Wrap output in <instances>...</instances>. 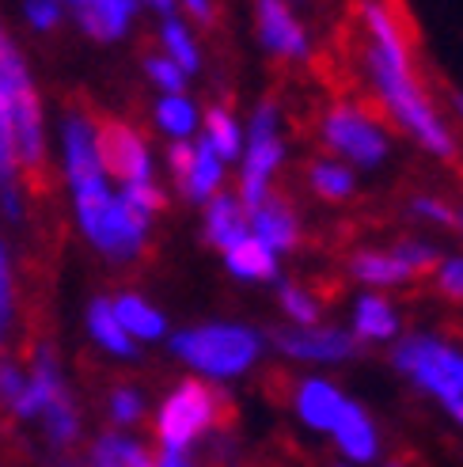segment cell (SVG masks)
Masks as SVG:
<instances>
[{
	"label": "cell",
	"mask_w": 463,
	"mask_h": 467,
	"mask_svg": "<svg viewBox=\"0 0 463 467\" xmlns=\"http://www.w3.org/2000/svg\"><path fill=\"white\" fill-rule=\"evenodd\" d=\"M365 27H368V68L376 77L380 107L396 119L403 130H410L418 141L441 160H456V141L441 126V114L433 110L426 91L414 77L410 46L399 23L380 0H365Z\"/></svg>",
	"instance_id": "1"
},
{
	"label": "cell",
	"mask_w": 463,
	"mask_h": 467,
	"mask_svg": "<svg viewBox=\"0 0 463 467\" xmlns=\"http://www.w3.org/2000/svg\"><path fill=\"white\" fill-rule=\"evenodd\" d=\"M0 103L8 114L12 130V149H15V168L27 175V186L42 194L46 186V133H42V103L35 80L23 65L19 50L0 27Z\"/></svg>",
	"instance_id": "2"
},
{
	"label": "cell",
	"mask_w": 463,
	"mask_h": 467,
	"mask_svg": "<svg viewBox=\"0 0 463 467\" xmlns=\"http://www.w3.org/2000/svg\"><path fill=\"white\" fill-rule=\"evenodd\" d=\"M73 194H77V217H80L84 236L96 244L107 259L122 263V259H133V254L145 247L149 217L141 209H133L122 194L114 198L107 191V182L84 186V191H73Z\"/></svg>",
	"instance_id": "3"
},
{
	"label": "cell",
	"mask_w": 463,
	"mask_h": 467,
	"mask_svg": "<svg viewBox=\"0 0 463 467\" xmlns=\"http://www.w3.org/2000/svg\"><path fill=\"white\" fill-rule=\"evenodd\" d=\"M171 349L187 361L190 368L205 372V377H240L259 358V335L251 327H236V323H210V327H194V331H182L171 338Z\"/></svg>",
	"instance_id": "4"
},
{
	"label": "cell",
	"mask_w": 463,
	"mask_h": 467,
	"mask_svg": "<svg viewBox=\"0 0 463 467\" xmlns=\"http://www.w3.org/2000/svg\"><path fill=\"white\" fill-rule=\"evenodd\" d=\"M224 414L232 418V403L224 400V391L210 388L205 380H182L156 414V437L164 449H187L205 430L221 426Z\"/></svg>",
	"instance_id": "5"
},
{
	"label": "cell",
	"mask_w": 463,
	"mask_h": 467,
	"mask_svg": "<svg viewBox=\"0 0 463 467\" xmlns=\"http://www.w3.org/2000/svg\"><path fill=\"white\" fill-rule=\"evenodd\" d=\"M396 365L403 372H410L414 384L437 395V400H445V403L463 400V354H456L452 346L426 338V335H414V338L399 342Z\"/></svg>",
	"instance_id": "6"
},
{
	"label": "cell",
	"mask_w": 463,
	"mask_h": 467,
	"mask_svg": "<svg viewBox=\"0 0 463 467\" xmlns=\"http://www.w3.org/2000/svg\"><path fill=\"white\" fill-rule=\"evenodd\" d=\"M91 141H96V156H99L103 175L118 179L126 186L152 179L149 145L133 126H126L118 119H99L96 126H91Z\"/></svg>",
	"instance_id": "7"
},
{
	"label": "cell",
	"mask_w": 463,
	"mask_h": 467,
	"mask_svg": "<svg viewBox=\"0 0 463 467\" xmlns=\"http://www.w3.org/2000/svg\"><path fill=\"white\" fill-rule=\"evenodd\" d=\"M282 163V141H277V107L262 103L251 126V149L243 160V182H240V205L243 213H254L270 198V175Z\"/></svg>",
	"instance_id": "8"
},
{
	"label": "cell",
	"mask_w": 463,
	"mask_h": 467,
	"mask_svg": "<svg viewBox=\"0 0 463 467\" xmlns=\"http://www.w3.org/2000/svg\"><path fill=\"white\" fill-rule=\"evenodd\" d=\"M323 133H327V141L345 152L350 160L365 163V168H373L387 156V141L380 137V130L365 119V114L350 103H334L327 110V122H323Z\"/></svg>",
	"instance_id": "9"
},
{
	"label": "cell",
	"mask_w": 463,
	"mask_h": 467,
	"mask_svg": "<svg viewBox=\"0 0 463 467\" xmlns=\"http://www.w3.org/2000/svg\"><path fill=\"white\" fill-rule=\"evenodd\" d=\"M65 171H68L73 191H84V186H99L103 182L96 141H91V122L84 119V114H68L65 119Z\"/></svg>",
	"instance_id": "10"
},
{
	"label": "cell",
	"mask_w": 463,
	"mask_h": 467,
	"mask_svg": "<svg viewBox=\"0 0 463 467\" xmlns=\"http://www.w3.org/2000/svg\"><path fill=\"white\" fill-rule=\"evenodd\" d=\"M273 346L289 358H304V361H345L357 354V342L345 331H277Z\"/></svg>",
	"instance_id": "11"
},
{
	"label": "cell",
	"mask_w": 463,
	"mask_h": 467,
	"mask_svg": "<svg viewBox=\"0 0 463 467\" xmlns=\"http://www.w3.org/2000/svg\"><path fill=\"white\" fill-rule=\"evenodd\" d=\"M259 31L277 57H308L304 27L293 19L285 0H259Z\"/></svg>",
	"instance_id": "12"
},
{
	"label": "cell",
	"mask_w": 463,
	"mask_h": 467,
	"mask_svg": "<svg viewBox=\"0 0 463 467\" xmlns=\"http://www.w3.org/2000/svg\"><path fill=\"white\" fill-rule=\"evenodd\" d=\"M68 5H73L80 27L96 42L122 38L137 12V0H68Z\"/></svg>",
	"instance_id": "13"
},
{
	"label": "cell",
	"mask_w": 463,
	"mask_h": 467,
	"mask_svg": "<svg viewBox=\"0 0 463 467\" xmlns=\"http://www.w3.org/2000/svg\"><path fill=\"white\" fill-rule=\"evenodd\" d=\"M251 221H254V240L266 244L270 251H293L300 244V224L285 198H266L251 213Z\"/></svg>",
	"instance_id": "14"
},
{
	"label": "cell",
	"mask_w": 463,
	"mask_h": 467,
	"mask_svg": "<svg viewBox=\"0 0 463 467\" xmlns=\"http://www.w3.org/2000/svg\"><path fill=\"white\" fill-rule=\"evenodd\" d=\"M334 441H338V449L350 456L354 463H368V460H376L380 452V441H376V426L368 422V414L345 400L342 414H338V422H334Z\"/></svg>",
	"instance_id": "15"
},
{
	"label": "cell",
	"mask_w": 463,
	"mask_h": 467,
	"mask_svg": "<svg viewBox=\"0 0 463 467\" xmlns=\"http://www.w3.org/2000/svg\"><path fill=\"white\" fill-rule=\"evenodd\" d=\"M342 407H345L342 391L334 384H327V380H304L296 388V410H300V418H304V426H312V430H327L331 433Z\"/></svg>",
	"instance_id": "16"
},
{
	"label": "cell",
	"mask_w": 463,
	"mask_h": 467,
	"mask_svg": "<svg viewBox=\"0 0 463 467\" xmlns=\"http://www.w3.org/2000/svg\"><path fill=\"white\" fill-rule=\"evenodd\" d=\"M243 236H247L243 205L232 194H213L210 209H205V240H210L213 247H221V251H228V247H236Z\"/></svg>",
	"instance_id": "17"
},
{
	"label": "cell",
	"mask_w": 463,
	"mask_h": 467,
	"mask_svg": "<svg viewBox=\"0 0 463 467\" xmlns=\"http://www.w3.org/2000/svg\"><path fill=\"white\" fill-rule=\"evenodd\" d=\"M110 308H114V316H118V323H122V331L129 335V338H159L164 335V316H159L149 300H141L137 293H122V296H114L110 300Z\"/></svg>",
	"instance_id": "18"
},
{
	"label": "cell",
	"mask_w": 463,
	"mask_h": 467,
	"mask_svg": "<svg viewBox=\"0 0 463 467\" xmlns=\"http://www.w3.org/2000/svg\"><path fill=\"white\" fill-rule=\"evenodd\" d=\"M224 259H228V270L236 277H247V282H270V277L277 274L273 251L266 244H259L254 236H243L236 247H228Z\"/></svg>",
	"instance_id": "19"
},
{
	"label": "cell",
	"mask_w": 463,
	"mask_h": 467,
	"mask_svg": "<svg viewBox=\"0 0 463 467\" xmlns=\"http://www.w3.org/2000/svg\"><path fill=\"white\" fill-rule=\"evenodd\" d=\"M350 270H354V277H361L368 285H403L414 277L406 270V263L396 259V251H357L350 259Z\"/></svg>",
	"instance_id": "20"
},
{
	"label": "cell",
	"mask_w": 463,
	"mask_h": 467,
	"mask_svg": "<svg viewBox=\"0 0 463 467\" xmlns=\"http://www.w3.org/2000/svg\"><path fill=\"white\" fill-rule=\"evenodd\" d=\"M87 331L91 338H96L103 349H110V354H118V358H133L137 349H133V338L122 331V323L118 316H114L110 308V300H91V308H87Z\"/></svg>",
	"instance_id": "21"
},
{
	"label": "cell",
	"mask_w": 463,
	"mask_h": 467,
	"mask_svg": "<svg viewBox=\"0 0 463 467\" xmlns=\"http://www.w3.org/2000/svg\"><path fill=\"white\" fill-rule=\"evenodd\" d=\"M221 156L210 149V141H201L194 145V168L187 175V182H182V194H187L190 202H210L217 194V182H221Z\"/></svg>",
	"instance_id": "22"
},
{
	"label": "cell",
	"mask_w": 463,
	"mask_h": 467,
	"mask_svg": "<svg viewBox=\"0 0 463 467\" xmlns=\"http://www.w3.org/2000/svg\"><path fill=\"white\" fill-rule=\"evenodd\" d=\"M91 467H152V456L122 433H103L91 445Z\"/></svg>",
	"instance_id": "23"
},
{
	"label": "cell",
	"mask_w": 463,
	"mask_h": 467,
	"mask_svg": "<svg viewBox=\"0 0 463 467\" xmlns=\"http://www.w3.org/2000/svg\"><path fill=\"white\" fill-rule=\"evenodd\" d=\"M354 331H357V338L380 342V338H391L399 331V319L384 296H361L357 312H354Z\"/></svg>",
	"instance_id": "24"
},
{
	"label": "cell",
	"mask_w": 463,
	"mask_h": 467,
	"mask_svg": "<svg viewBox=\"0 0 463 467\" xmlns=\"http://www.w3.org/2000/svg\"><path fill=\"white\" fill-rule=\"evenodd\" d=\"M0 410H8L15 418H35L27 372H23L15 361H5V358H0Z\"/></svg>",
	"instance_id": "25"
},
{
	"label": "cell",
	"mask_w": 463,
	"mask_h": 467,
	"mask_svg": "<svg viewBox=\"0 0 463 467\" xmlns=\"http://www.w3.org/2000/svg\"><path fill=\"white\" fill-rule=\"evenodd\" d=\"M15 149H12V130H8V114L0 103V202H5V213L19 217V191H15Z\"/></svg>",
	"instance_id": "26"
},
{
	"label": "cell",
	"mask_w": 463,
	"mask_h": 467,
	"mask_svg": "<svg viewBox=\"0 0 463 467\" xmlns=\"http://www.w3.org/2000/svg\"><path fill=\"white\" fill-rule=\"evenodd\" d=\"M205 141L221 160L240 156V130L224 107H210V114H205Z\"/></svg>",
	"instance_id": "27"
},
{
	"label": "cell",
	"mask_w": 463,
	"mask_h": 467,
	"mask_svg": "<svg viewBox=\"0 0 463 467\" xmlns=\"http://www.w3.org/2000/svg\"><path fill=\"white\" fill-rule=\"evenodd\" d=\"M308 179H312V191L327 202H345L354 194V175L342 163H312Z\"/></svg>",
	"instance_id": "28"
},
{
	"label": "cell",
	"mask_w": 463,
	"mask_h": 467,
	"mask_svg": "<svg viewBox=\"0 0 463 467\" xmlns=\"http://www.w3.org/2000/svg\"><path fill=\"white\" fill-rule=\"evenodd\" d=\"M156 122L164 126L168 133H175V137H187L198 126V114L182 96H168V99L156 103Z\"/></svg>",
	"instance_id": "29"
},
{
	"label": "cell",
	"mask_w": 463,
	"mask_h": 467,
	"mask_svg": "<svg viewBox=\"0 0 463 467\" xmlns=\"http://www.w3.org/2000/svg\"><path fill=\"white\" fill-rule=\"evenodd\" d=\"M164 46H168V57L182 68V73H194L198 68V46H194V38L187 35L182 23H175V19L164 23Z\"/></svg>",
	"instance_id": "30"
},
{
	"label": "cell",
	"mask_w": 463,
	"mask_h": 467,
	"mask_svg": "<svg viewBox=\"0 0 463 467\" xmlns=\"http://www.w3.org/2000/svg\"><path fill=\"white\" fill-rule=\"evenodd\" d=\"M145 68H149V77L164 88V91H171V96H179L182 91V84H187V73L168 57V54H149L145 57Z\"/></svg>",
	"instance_id": "31"
},
{
	"label": "cell",
	"mask_w": 463,
	"mask_h": 467,
	"mask_svg": "<svg viewBox=\"0 0 463 467\" xmlns=\"http://www.w3.org/2000/svg\"><path fill=\"white\" fill-rule=\"evenodd\" d=\"M396 259H403L414 277L433 274L437 266H441V254H437L433 247H426V244H399V247H396Z\"/></svg>",
	"instance_id": "32"
},
{
	"label": "cell",
	"mask_w": 463,
	"mask_h": 467,
	"mask_svg": "<svg viewBox=\"0 0 463 467\" xmlns=\"http://www.w3.org/2000/svg\"><path fill=\"white\" fill-rule=\"evenodd\" d=\"M122 198L133 205V209H141L145 217H152V213H159V209L168 205V198H164V191L149 179V182H133V186H126L122 191Z\"/></svg>",
	"instance_id": "33"
},
{
	"label": "cell",
	"mask_w": 463,
	"mask_h": 467,
	"mask_svg": "<svg viewBox=\"0 0 463 467\" xmlns=\"http://www.w3.org/2000/svg\"><path fill=\"white\" fill-rule=\"evenodd\" d=\"M282 305H285V312L296 319V323H304V327H312L315 319H319V305L315 300L300 289V285H282Z\"/></svg>",
	"instance_id": "34"
},
{
	"label": "cell",
	"mask_w": 463,
	"mask_h": 467,
	"mask_svg": "<svg viewBox=\"0 0 463 467\" xmlns=\"http://www.w3.org/2000/svg\"><path fill=\"white\" fill-rule=\"evenodd\" d=\"M141 395H137L133 388H114L110 391V418L118 426H133L137 418H141Z\"/></svg>",
	"instance_id": "35"
},
{
	"label": "cell",
	"mask_w": 463,
	"mask_h": 467,
	"mask_svg": "<svg viewBox=\"0 0 463 467\" xmlns=\"http://www.w3.org/2000/svg\"><path fill=\"white\" fill-rule=\"evenodd\" d=\"M23 16L35 31H54L61 23V5L57 0H23Z\"/></svg>",
	"instance_id": "36"
},
{
	"label": "cell",
	"mask_w": 463,
	"mask_h": 467,
	"mask_svg": "<svg viewBox=\"0 0 463 467\" xmlns=\"http://www.w3.org/2000/svg\"><path fill=\"white\" fill-rule=\"evenodd\" d=\"M8 323H12V266L5 247H0V342H5Z\"/></svg>",
	"instance_id": "37"
},
{
	"label": "cell",
	"mask_w": 463,
	"mask_h": 467,
	"mask_svg": "<svg viewBox=\"0 0 463 467\" xmlns=\"http://www.w3.org/2000/svg\"><path fill=\"white\" fill-rule=\"evenodd\" d=\"M437 289H441L448 300H463V259L441 263V274H437Z\"/></svg>",
	"instance_id": "38"
},
{
	"label": "cell",
	"mask_w": 463,
	"mask_h": 467,
	"mask_svg": "<svg viewBox=\"0 0 463 467\" xmlns=\"http://www.w3.org/2000/svg\"><path fill=\"white\" fill-rule=\"evenodd\" d=\"M168 160H171L175 182L182 186V182H187V175H190V168H194V149H190L187 141H175V145H171V152H168Z\"/></svg>",
	"instance_id": "39"
},
{
	"label": "cell",
	"mask_w": 463,
	"mask_h": 467,
	"mask_svg": "<svg viewBox=\"0 0 463 467\" xmlns=\"http://www.w3.org/2000/svg\"><path fill=\"white\" fill-rule=\"evenodd\" d=\"M414 209H418V213H426V217H433V221H441V224H456V221H459L445 202H433V198H418V202H414Z\"/></svg>",
	"instance_id": "40"
},
{
	"label": "cell",
	"mask_w": 463,
	"mask_h": 467,
	"mask_svg": "<svg viewBox=\"0 0 463 467\" xmlns=\"http://www.w3.org/2000/svg\"><path fill=\"white\" fill-rule=\"evenodd\" d=\"M152 467H194V460H190L187 449H164V445H159Z\"/></svg>",
	"instance_id": "41"
},
{
	"label": "cell",
	"mask_w": 463,
	"mask_h": 467,
	"mask_svg": "<svg viewBox=\"0 0 463 467\" xmlns=\"http://www.w3.org/2000/svg\"><path fill=\"white\" fill-rule=\"evenodd\" d=\"M182 5H187V12H190L198 23H205V27L213 23V5H210V0H182Z\"/></svg>",
	"instance_id": "42"
},
{
	"label": "cell",
	"mask_w": 463,
	"mask_h": 467,
	"mask_svg": "<svg viewBox=\"0 0 463 467\" xmlns=\"http://www.w3.org/2000/svg\"><path fill=\"white\" fill-rule=\"evenodd\" d=\"M448 410H452V418H456V422H463V400H456V403H448Z\"/></svg>",
	"instance_id": "43"
},
{
	"label": "cell",
	"mask_w": 463,
	"mask_h": 467,
	"mask_svg": "<svg viewBox=\"0 0 463 467\" xmlns=\"http://www.w3.org/2000/svg\"><path fill=\"white\" fill-rule=\"evenodd\" d=\"M149 5H152V8H159V12H171L175 0H149Z\"/></svg>",
	"instance_id": "44"
},
{
	"label": "cell",
	"mask_w": 463,
	"mask_h": 467,
	"mask_svg": "<svg viewBox=\"0 0 463 467\" xmlns=\"http://www.w3.org/2000/svg\"><path fill=\"white\" fill-rule=\"evenodd\" d=\"M452 103H456V110H459V119H463V96H459V91H452Z\"/></svg>",
	"instance_id": "45"
},
{
	"label": "cell",
	"mask_w": 463,
	"mask_h": 467,
	"mask_svg": "<svg viewBox=\"0 0 463 467\" xmlns=\"http://www.w3.org/2000/svg\"><path fill=\"white\" fill-rule=\"evenodd\" d=\"M456 228H459V232H463V217H459V221H456Z\"/></svg>",
	"instance_id": "46"
},
{
	"label": "cell",
	"mask_w": 463,
	"mask_h": 467,
	"mask_svg": "<svg viewBox=\"0 0 463 467\" xmlns=\"http://www.w3.org/2000/svg\"><path fill=\"white\" fill-rule=\"evenodd\" d=\"M387 467H403V463H387Z\"/></svg>",
	"instance_id": "47"
}]
</instances>
